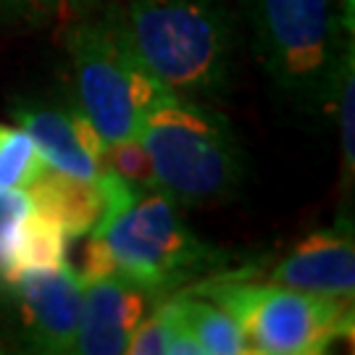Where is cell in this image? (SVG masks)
<instances>
[{
    "label": "cell",
    "instance_id": "9c48e42d",
    "mask_svg": "<svg viewBox=\"0 0 355 355\" xmlns=\"http://www.w3.org/2000/svg\"><path fill=\"white\" fill-rule=\"evenodd\" d=\"M268 282L308 295L353 300L355 245L347 227H331L308 234L271 268Z\"/></svg>",
    "mask_w": 355,
    "mask_h": 355
},
{
    "label": "cell",
    "instance_id": "5b68a950",
    "mask_svg": "<svg viewBox=\"0 0 355 355\" xmlns=\"http://www.w3.org/2000/svg\"><path fill=\"white\" fill-rule=\"evenodd\" d=\"M253 29L268 79L297 105H327L353 53L334 0H255Z\"/></svg>",
    "mask_w": 355,
    "mask_h": 355
},
{
    "label": "cell",
    "instance_id": "ba28073f",
    "mask_svg": "<svg viewBox=\"0 0 355 355\" xmlns=\"http://www.w3.org/2000/svg\"><path fill=\"white\" fill-rule=\"evenodd\" d=\"M11 111L21 129L35 140L51 168L82 179L101 177L105 140L74 101L45 103L24 98L13 103Z\"/></svg>",
    "mask_w": 355,
    "mask_h": 355
},
{
    "label": "cell",
    "instance_id": "52a82bcc",
    "mask_svg": "<svg viewBox=\"0 0 355 355\" xmlns=\"http://www.w3.org/2000/svg\"><path fill=\"white\" fill-rule=\"evenodd\" d=\"M19 318L32 347L42 353H74L82 316V282L69 263L32 266L11 287Z\"/></svg>",
    "mask_w": 355,
    "mask_h": 355
},
{
    "label": "cell",
    "instance_id": "7a4b0ae2",
    "mask_svg": "<svg viewBox=\"0 0 355 355\" xmlns=\"http://www.w3.org/2000/svg\"><path fill=\"white\" fill-rule=\"evenodd\" d=\"M137 137L150 155L158 190L184 205L237 195L245 155L227 119L198 98L161 89L140 116Z\"/></svg>",
    "mask_w": 355,
    "mask_h": 355
},
{
    "label": "cell",
    "instance_id": "4fadbf2b",
    "mask_svg": "<svg viewBox=\"0 0 355 355\" xmlns=\"http://www.w3.org/2000/svg\"><path fill=\"white\" fill-rule=\"evenodd\" d=\"M45 158L24 129L0 124V187L29 190L45 174Z\"/></svg>",
    "mask_w": 355,
    "mask_h": 355
},
{
    "label": "cell",
    "instance_id": "3957f363",
    "mask_svg": "<svg viewBox=\"0 0 355 355\" xmlns=\"http://www.w3.org/2000/svg\"><path fill=\"white\" fill-rule=\"evenodd\" d=\"M108 250L114 277L164 297L224 266V255L205 245L182 218L164 190L137 192L135 200L92 229Z\"/></svg>",
    "mask_w": 355,
    "mask_h": 355
},
{
    "label": "cell",
    "instance_id": "6da1fadb",
    "mask_svg": "<svg viewBox=\"0 0 355 355\" xmlns=\"http://www.w3.org/2000/svg\"><path fill=\"white\" fill-rule=\"evenodd\" d=\"M111 16L135 64L164 89L187 98L227 89L234 24L221 0H127Z\"/></svg>",
    "mask_w": 355,
    "mask_h": 355
},
{
    "label": "cell",
    "instance_id": "ac0fdd59",
    "mask_svg": "<svg viewBox=\"0 0 355 355\" xmlns=\"http://www.w3.org/2000/svg\"><path fill=\"white\" fill-rule=\"evenodd\" d=\"M35 208L32 203V195L26 190H6L0 187V229L24 218L29 211Z\"/></svg>",
    "mask_w": 355,
    "mask_h": 355
},
{
    "label": "cell",
    "instance_id": "2e32d148",
    "mask_svg": "<svg viewBox=\"0 0 355 355\" xmlns=\"http://www.w3.org/2000/svg\"><path fill=\"white\" fill-rule=\"evenodd\" d=\"M334 108H337V121H340V142H343V155L347 164V177H353L355 164V129H353V53L345 58V66L334 87Z\"/></svg>",
    "mask_w": 355,
    "mask_h": 355
},
{
    "label": "cell",
    "instance_id": "8992f818",
    "mask_svg": "<svg viewBox=\"0 0 355 355\" xmlns=\"http://www.w3.org/2000/svg\"><path fill=\"white\" fill-rule=\"evenodd\" d=\"M66 45L74 66L79 111L105 142L135 137L145 105L164 87L135 64L116 32L111 11L71 26Z\"/></svg>",
    "mask_w": 355,
    "mask_h": 355
},
{
    "label": "cell",
    "instance_id": "5bb4252c",
    "mask_svg": "<svg viewBox=\"0 0 355 355\" xmlns=\"http://www.w3.org/2000/svg\"><path fill=\"white\" fill-rule=\"evenodd\" d=\"M101 166L103 171H111L119 179H124L135 192H145L158 187L150 155H148V150H145V145H142L137 135L127 137V140L105 142L101 155Z\"/></svg>",
    "mask_w": 355,
    "mask_h": 355
},
{
    "label": "cell",
    "instance_id": "277c9868",
    "mask_svg": "<svg viewBox=\"0 0 355 355\" xmlns=\"http://www.w3.org/2000/svg\"><path fill=\"white\" fill-rule=\"evenodd\" d=\"M187 290L221 305L240 324L250 353L318 355L353 337V300L308 295L245 274L192 282Z\"/></svg>",
    "mask_w": 355,
    "mask_h": 355
},
{
    "label": "cell",
    "instance_id": "9a60e30c",
    "mask_svg": "<svg viewBox=\"0 0 355 355\" xmlns=\"http://www.w3.org/2000/svg\"><path fill=\"white\" fill-rule=\"evenodd\" d=\"M98 0H0V21H48L85 16Z\"/></svg>",
    "mask_w": 355,
    "mask_h": 355
},
{
    "label": "cell",
    "instance_id": "8fae6325",
    "mask_svg": "<svg viewBox=\"0 0 355 355\" xmlns=\"http://www.w3.org/2000/svg\"><path fill=\"white\" fill-rule=\"evenodd\" d=\"M26 192L32 195V203L40 214L53 218L69 237L89 234L105 214V195L98 179H82L45 168V174Z\"/></svg>",
    "mask_w": 355,
    "mask_h": 355
},
{
    "label": "cell",
    "instance_id": "e0dca14e",
    "mask_svg": "<svg viewBox=\"0 0 355 355\" xmlns=\"http://www.w3.org/2000/svg\"><path fill=\"white\" fill-rule=\"evenodd\" d=\"M129 355H168V327L161 305L150 316H142L127 343Z\"/></svg>",
    "mask_w": 355,
    "mask_h": 355
},
{
    "label": "cell",
    "instance_id": "7c38bea8",
    "mask_svg": "<svg viewBox=\"0 0 355 355\" xmlns=\"http://www.w3.org/2000/svg\"><path fill=\"white\" fill-rule=\"evenodd\" d=\"M177 316L198 340L203 355H248V340L240 324L229 316L221 305L211 303L208 297L190 290H177L166 295Z\"/></svg>",
    "mask_w": 355,
    "mask_h": 355
},
{
    "label": "cell",
    "instance_id": "30bf717a",
    "mask_svg": "<svg viewBox=\"0 0 355 355\" xmlns=\"http://www.w3.org/2000/svg\"><path fill=\"white\" fill-rule=\"evenodd\" d=\"M150 297L153 295L121 277L82 282V316H79V329H76L74 353H127L129 334L148 313Z\"/></svg>",
    "mask_w": 355,
    "mask_h": 355
}]
</instances>
